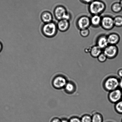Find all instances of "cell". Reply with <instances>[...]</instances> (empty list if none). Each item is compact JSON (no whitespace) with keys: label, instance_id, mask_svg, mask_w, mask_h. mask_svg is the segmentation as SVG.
<instances>
[{"label":"cell","instance_id":"cell-1","mask_svg":"<svg viewBox=\"0 0 122 122\" xmlns=\"http://www.w3.org/2000/svg\"><path fill=\"white\" fill-rule=\"evenodd\" d=\"M58 30L57 23L55 21L44 24L42 26L41 31L44 37L47 38H52L57 34Z\"/></svg>","mask_w":122,"mask_h":122},{"label":"cell","instance_id":"cell-2","mask_svg":"<svg viewBox=\"0 0 122 122\" xmlns=\"http://www.w3.org/2000/svg\"><path fill=\"white\" fill-rule=\"evenodd\" d=\"M106 8L104 2L99 0H95L90 4L88 10L92 15H100L105 11Z\"/></svg>","mask_w":122,"mask_h":122},{"label":"cell","instance_id":"cell-3","mask_svg":"<svg viewBox=\"0 0 122 122\" xmlns=\"http://www.w3.org/2000/svg\"><path fill=\"white\" fill-rule=\"evenodd\" d=\"M53 13L55 18L58 21L64 19L70 21L71 19V14L63 5H58L55 7Z\"/></svg>","mask_w":122,"mask_h":122},{"label":"cell","instance_id":"cell-4","mask_svg":"<svg viewBox=\"0 0 122 122\" xmlns=\"http://www.w3.org/2000/svg\"><path fill=\"white\" fill-rule=\"evenodd\" d=\"M119 80L114 76L108 77L104 82V88L106 90L109 92L118 89L119 87Z\"/></svg>","mask_w":122,"mask_h":122},{"label":"cell","instance_id":"cell-5","mask_svg":"<svg viewBox=\"0 0 122 122\" xmlns=\"http://www.w3.org/2000/svg\"><path fill=\"white\" fill-rule=\"evenodd\" d=\"M67 82L66 78L64 76L58 75L54 78L52 80V84L55 89L60 90L64 88Z\"/></svg>","mask_w":122,"mask_h":122},{"label":"cell","instance_id":"cell-6","mask_svg":"<svg viewBox=\"0 0 122 122\" xmlns=\"http://www.w3.org/2000/svg\"><path fill=\"white\" fill-rule=\"evenodd\" d=\"M103 52L107 58L113 59L117 56L119 49L116 45H109L103 50Z\"/></svg>","mask_w":122,"mask_h":122},{"label":"cell","instance_id":"cell-7","mask_svg":"<svg viewBox=\"0 0 122 122\" xmlns=\"http://www.w3.org/2000/svg\"><path fill=\"white\" fill-rule=\"evenodd\" d=\"M100 26L106 30L112 29L114 27L113 18L108 15L102 17Z\"/></svg>","mask_w":122,"mask_h":122},{"label":"cell","instance_id":"cell-8","mask_svg":"<svg viewBox=\"0 0 122 122\" xmlns=\"http://www.w3.org/2000/svg\"><path fill=\"white\" fill-rule=\"evenodd\" d=\"M76 27L80 30L89 28L91 26L90 18L86 15L82 16L76 21Z\"/></svg>","mask_w":122,"mask_h":122},{"label":"cell","instance_id":"cell-9","mask_svg":"<svg viewBox=\"0 0 122 122\" xmlns=\"http://www.w3.org/2000/svg\"><path fill=\"white\" fill-rule=\"evenodd\" d=\"M108 97L109 100L111 102L116 103L122 100V90L118 88L110 92Z\"/></svg>","mask_w":122,"mask_h":122},{"label":"cell","instance_id":"cell-10","mask_svg":"<svg viewBox=\"0 0 122 122\" xmlns=\"http://www.w3.org/2000/svg\"><path fill=\"white\" fill-rule=\"evenodd\" d=\"M103 50L109 45L107 36L102 34L98 37L96 40V45Z\"/></svg>","mask_w":122,"mask_h":122},{"label":"cell","instance_id":"cell-11","mask_svg":"<svg viewBox=\"0 0 122 122\" xmlns=\"http://www.w3.org/2000/svg\"><path fill=\"white\" fill-rule=\"evenodd\" d=\"M57 26L58 31L61 32H65L67 31L70 27V21L64 19L60 20L57 23Z\"/></svg>","mask_w":122,"mask_h":122},{"label":"cell","instance_id":"cell-12","mask_svg":"<svg viewBox=\"0 0 122 122\" xmlns=\"http://www.w3.org/2000/svg\"><path fill=\"white\" fill-rule=\"evenodd\" d=\"M40 19L43 23H48L53 21V15L52 13L49 11H44L41 14Z\"/></svg>","mask_w":122,"mask_h":122},{"label":"cell","instance_id":"cell-13","mask_svg":"<svg viewBox=\"0 0 122 122\" xmlns=\"http://www.w3.org/2000/svg\"><path fill=\"white\" fill-rule=\"evenodd\" d=\"M109 45H116L120 41V36L117 33H112L107 36Z\"/></svg>","mask_w":122,"mask_h":122},{"label":"cell","instance_id":"cell-14","mask_svg":"<svg viewBox=\"0 0 122 122\" xmlns=\"http://www.w3.org/2000/svg\"><path fill=\"white\" fill-rule=\"evenodd\" d=\"M102 17L100 15H92L90 18L91 26L97 28L101 26Z\"/></svg>","mask_w":122,"mask_h":122},{"label":"cell","instance_id":"cell-15","mask_svg":"<svg viewBox=\"0 0 122 122\" xmlns=\"http://www.w3.org/2000/svg\"><path fill=\"white\" fill-rule=\"evenodd\" d=\"M103 52V50L97 45H94L90 48V53L93 58H97L100 54Z\"/></svg>","mask_w":122,"mask_h":122},{"label":"cell","instance_id":"cell-16","mask_svg":"<svg viewBox=\"0 0 122 122\" xmlns=\"http://www.w3.org/2000/svg\"><path fill=\"white\" fill-rule=\"evenodd\" d=\"M64 88L65 90L67 93L70 94L74 92L75 90L76 87L73 82H68Z\"/></svg>","mask_w":122,"mask_h":122},{"label":"cell","instance_id":"cell-17","mask_svg":"<svg viewBox=\"0 0 122 122\" xmlns=\"http://www.w3.org/2000/svg\"><path fill=\"white\" fill-rule=\"evenodd\" d=\"M111 10L113 12L117 13L122 10V8L120 2H116L113 3L111 6Z\"/></svg>","mask_w":122,"mask_h":122},{"label":"cell","instance_id":"cell-18","mask_svg":"<svg viewBox=\"0 0 122 122\" xmlns=\"http://www.w3.org/2000/svg\"><path fill=\"white\" fill-rule=\"evenodd\" d=\"M92 122H102L103 118L102 115L99 113H94L92 116Z\"/></svg>","mask_w":122,"mask_h":122},{"label":"cell","instance_id":"cell-19","mask_svg":"<svg viewBox=\"0 0 122 122\" xmlns=\"http://www.w3.org/2000/svg\"><path fill=\"white\" fill-rule=\"evenodd\" d=\"M114 26L117 27H122V16H117L113 18Z\"/></svg>","mask_w":122,"mask_h":122},{"label":"cell","instance_id":"cell-20","mask_svg":"<svg viewBox=\"0 0 122 122\" xmlns=\"http://www.w3.org/2000/svg\"><path fill=\"white\" fill-rule=\"evenodd\" d=\"M115 109L117 113L122 114V100L115 104Z\"/></svg>","mask_w":122,"mask_h":122},{"label":"cell","instance_id":"cell-21","mask_svg":"<svg viewBox=\"0 0 122 122\" xmlns=\"http://www.w3.org/2000/svg\"><path fill=\"white\" fill-rule=\"evenodd\" d=\"M81 122H92V116L88 114H85L81 117Z\"/></svg>","mask_w":122,"mask_h":122},{"label":"cell","instance_id":"cell-22","mask_svg":"<svg viewBox=\"0 0 122 122\" xmlns=\"http://www.w3.org/2000/svg\"><path fill=\"white\" fill-rule=\"evenodd\" d=\"M90 32L88 28L80 30V34L83 37H86L89 35Z\"/></svg>","mask_w":122,"mask_h":122},{"label":"cell","instance_id":"cell-23","mask_svg":"<svg viewBox=\"0 0 122 122\" xmlns=\"http://www.w3.org/2000/svg\"><path fill=\"white\" fill-rule=\"evenodd\" d=\"M98 60L100 63H104L107 59V57L103 52H102L97 57Z\"/></svg>","mask_w":122,"mask_h":122},{"label":"cell","instance_id":"cell-24","mask_svg":"<svg viewBox=\"0 0 122 122\" xmlns=\"http://www.w3.org/2000/svg\"><path fill=\"white\" fill-rule=\"evenodd\" d=\"M69 121V122H81V119L76 117H72Z\"/></svg>","mask_w":122,"mask_h":122},{"label":"cell","instance_id":"cell-25","mask_svg":"<svg viewBox=\"0 0 122 122\" xmlns=\"http://www.w3.org/2000/svg\"><path fill=\"white\" fill-rule=\"evenodd\" d=\"M81 2L83 3L89 4L95 0H80Z\"/></svg>","mask_w":122,"mask_h":122},{"label":"cell","instance_id":"cell-26","mask_svg":"<svg viewBox=\"0 0 122 122\" xmlns=\"http://www.w3.org/2000/svg\"><path fill=\"white\" fill-rule=\"evenodd\" d=\"M61 119L58 117H55L51 120V122H61Z\"/></svg>","mask_w":122,"mask_h":122},{"label":"cell","instance_id":"cell-27","mask_svg":"<svg viewBox=\"0 0 122 122\" xmlns=\"http://www.w3.org/2000/svg\"><path fill=\"white\" fill-rule=\"evenodd\" d=\"M117 73L118 76L122 79V69H119L118 70Z\"/></svg>","mask_w":122,"mask_h":122},{"label":"cell","instance_id":"cell-28","mask_svg":"<svg viewBox=\"0 0 122 122\" xmlns=\"http://www.w3.org/2000/svg\"><path fill=\"white\" fill-rule=\"evenodd\" d=\"M119 87L120 89L122 90V79L119 80Z\"/></svg>","mask_w":122,"mask_h":122},{"label":"cell","instance_id":"cell-29","mask_svg":"<svg viewBox=\"0 0 122 122\" xmlns=\"http://www.w3.org/2000/svg\"><path fill=\"white\" fill-rule=\"evenodd\" d=\"M3 49V45L2 43L0 42V53L2 51Z\"/></svg>","mask_w":122,"mask_h":122},{"label":"cell","instance_id":"cell-30","mask_svg":"<svg viewBox=\"0 0 122 122\" xmlns=\"http://www.w3.org/2000/svg\"><path fill=\"white\" fill-rule=\"evenodd\" d=\"M61 122H69V121L66 119H61Z\"/></svg>","mask_w":122,"mask_h":122},{"label":"cell","instance_id":"cell-31","mask_svg":"<svg viewBox=\"0 0 122 122\" xmlns=\"http://www.w3.org/2000/svg\"><path fill=\"white\" fill-rule=\"evenodd\" d=\"M120 3V4L121 5L122 8V0H121Z\"/></svg>","mask_w":122,"mask_h":122},{"label":"cell","instance_id":"cell-32","mask_svg":"<svg viewBox=\"0 0 122 122\" xmlns=\"http://www.w3.org/2000/svg\"><path fill=\"white\" fill-rule=\"evenodd\" d=\"M121 122H122V118L121 120Z\"/></svg>","mask_w":122,"mask_h":122},{"label":"cell","instance_id":"cell-33","mask_svg":"<svg viewBox=\"0 0 122 122\" xmlns=\"http://www.w3.org/2000/svg\"></svg>","mask_w":122,"mask_h":122}]
</instances>
